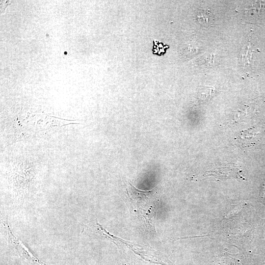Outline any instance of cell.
<instances>
[{
	"instance_id": "obj_2",
	"label": "cell",
	"mask_w": 265,
	"mask_h": 265,
	"mask_svg": "<svg viewBox=\"0 0 265 265\" xmlns=\"http://www.w3.org/2000/svg\"><path fill=\"white\" fill-rule=\"evenodd\" d=\"M215 89L212 86H204L199 89L197 99L200 103H205L211 100L215 94Z\"/></svg>"
},
{
	"instance_id": "obj_1",
	"label": "cell",
	"mask_w": 265,
	"mask_h": 265,
	"mask_svg": "<svg viewBox=\"0 0 265 265\" xmlns=\"http://www.w3.org/2000/svg\"><path fill=\"white\" fill-rule=\"evenodd\" d=\"M196 17L198 23L205 28L212 27L214 23L213 16L209 10H199Z\"/></svg>"
}]
</instances>
